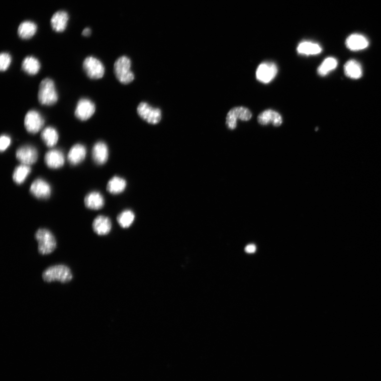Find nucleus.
Wrapping results in <instances>:
<instances>
[{
    "instance_id": "nucleus-16",
    "label": "nucleus",
    "mask_w": 381,
    "mask_h": 381,
    "mask_svg": "<svg viewBox=\"0 0 381 381\" xmlns=\"http://www.w3.org/2000/svg\"><path fill=\"white\" fill-rule=\"evenodd\" d=\"M92 228L93 231L97 235H106L111 231L112 228L111 220L107 217L99 216L93 220Z\"/></svg>"
},
{
    "instance_id": "nucleus-15",
    "label": "nucleus",
    "mask_w": 381,
    "mask_h": 381,
    "mask_svg": "<svg viewBox=\"0 0 381 381\" xmlns=\"http://www.w3.org/2000/svg\"><path fill=\"white\" fill-rule=\"evenodd\" d=\"M87 150L85 146L81 144H76L70 149L67 159L70 164L76 166L81 163L86 157Z\"/></svg>"
},
{
    "instance_id": "nucleus-5",
    "label": "nucleus",
    "mask_w": 381,
    "mask_h": 381,
    "mask_svg": "<svg viewBox=\"0 0 381 381\" xmlns=\"http://www.w3.org/2000/svg\"><path fill=\"white\" fill-rule=\"evenodd\" d=\"M83 68L87 76L92 79L102 78L105 73L103 63L93 56H88L84 59Z\"/></svg>"
},
{
    "instance_id": "nucleus-18",
    "label": "nucleus",
    "mask_w": 381,
    "mask_h": 381,
    "mask_svg": "<svg viewBox=\"0 0 381 381\" xmlns=\"http://www.w3.org/2000/svg\"><path fill=\"white\" fill-rule=\"evenodd\" d=\"M369 43L367 39L363 35L353 34L346 39V45L351 51H360L367 48Z\"/></svg>"
},
{
    "instance_id": "nucleus-1",
    "label": "nucleus",
    "mask_w": 381,
    "mask_h": 381,
    "mask_svg": "<svg viewBox=\"0 0 381 381\" xmlns=\"http://www.w3.org/2000/svg\"><path fill=\"white\" fill-rule=\"evenodd\" d=\"M39 102L42 105L51 106L58 101V95L53 80L46 78L39 86L38 93Z\"/></svg>"
},
{
    "instance_id": "nucleus-14",
    "label": "nucleus",
    "mask_w": 381,
    "mask_h": 381,
    "mask_svg": "<svg viewBox=\"0 0 381 381\" xmlns=\"http://www.w3.org/2000/svg\"><path fill=\"white\" fill-rule=\"evenodd\" d=\"M92 157L97 165H104L109 158V149L107 145L102 141L96 143L92 148Z\"/></svg>"
},
{
    "instance_id": "nucleus-17",
    "label": "nucleus",
    "mask_w": 381,
    "mask_h": 381,
    "mask_svg": "<svg viewBox=\"0 0 381 381\" xmlns=\"http://www.w3.org/2000/svg\"><path fill=\"white\" fill-rule=\"evenodd\" d=\"M258 122L262 125L272 123L275 127H279L282 124V118L278 113L272 110H267L258 117Z\"/></svg>"
},
{
    "instance_id": "nucleus-25",
    "label": "nucleus",
    "mask_w": 381,
    "mask_h": 381,
    "mask_svg": "<svg viewBox=\"0 0 381 381\" xmlns=\"http://www.w3.org/2000/svg\"><path fill=\"white\" fill-rule=\"evenodd\" d=\"M345 75L352 79H358L362 76V68L355 60H349L344 66Z\"/></svg>"
},
{
    "instance_id": "nucleus-32",
    "label": "nucleus",
    "mask_w": 381,
    "mask_h": 381,
    "mask_svg": "<svg viewBox=\"0 0 381 381\" xmlns=\"http://www.w3.org/2000/svg\"><path fill=\"white\" fill-rule=\"evenodd\" d=\"M256 250V247L255 245L250 244L246 246L245 248V251L249 254H252L255 252Z\"/></svg>"
},
{
    "instance_id": "nucleus-9",
    "label": "nucleus",
    "mask_w": 381,
    "mask_h": 381,
    "mask_svg": "<svg viewBox=\"0 0 381 381\" xmlns=\"http://www.w3.org/2000/svg\"><path fill=\"white\" fill-rule=\"evenodd\" d=\"M94 104L88 99L82 98L78 102L75 110V116L81 121H86L91 118L96 112Z\"/></svg>"
},
{
    "instance_id": "nucleus-6",
    "label": "nucleus",
    "mask_w": 381,
    "mask_h": 381,
    "mask_svg": "<svg viewBox=\"0 0 381 381\" xmlns=\"http://www.w3.org/2000/svg\"><path fill=\"white\" fill-rule=\"evenodd\" d=\"M45 120L42 115L35 110H30L26 115L24 125L27 131L36 134L43 128Z\"/></svg>"
},
{
    "instance_id": "nucleus-21",
    "label": "nucleus",
    "mask_w": 381,
    "mask_h": 381,
    "mask_svg": "<svg viewBox=\"0 0 381 381\" xmlns=\"http://www.w3.org/2000/svg\"><path fill=\"white\" fill-rule=\"evenodd\" d=\"M22 66L23 71L29 75H36L41 68V63L39 60L32 56L25 58Z\"/></svg>"
},
{
    "instance_id": "nucleus-30",
    "label": "nucleus",
    "mask_w": 381,
    "mask_h": 381,
    "mask_svg": "<svg viewBox=\"0 0 381 381\" xmlns=\"http://www.w3.org/2000/svg\"><path fill=\"white\" fill-rule=\"evenodd\" d=\"M12 62V57L8 53L4 52L0 55V70L5 72L8 69Z\"/></svg>"
},
{
    "instance_id": "nucleus-28",
    "label": "nucleus",
    "mask_w": 381,
    "mask_h": 381,
    "mask_svg": "<svg viewBox=\"0 0 381 381\" xmlns=\"http://www.w3.org/2000/svg\"><path fill=\"white\" fill-rule=\"evenodd\" d=\"M338 62L334 57H328L318 68V73L322 76L327 75L331 71H333L337 66Z\"/></svg>"
},
{
    "instance_id": "nucleus-10",
    "label": "nucleus",
    "mask_w": 381,
    "mask_h": 381,
    "mask_svg": "<svg viewBox=\"0 0 381 381\" xmlns=\"http://www.w3.org/2000/svg\"><path fill=\"white\" fill-rule=\"evenodd\" d=\"M16 156L22 164L30 166L37 162L38 158V150L32 145H24L17 149Z\"/></svg>"
},
{
    "instance_id": "nucleus-33",
    "label": "nucleus",
    "mask_w": 381,
    "mask_h": 381,
    "mask_svg": "<svg viewBox=\"0 0 381 381\" xmlns=\"http://www.w3.org/2000/svg\"><path fill=\"white\" fill-rule=\"evenodd\" d=\"M91 34V31L89 28H85L82 32V35L85 37H88Z\"/></svg>"
},
{
    "instance_id": "nucleus-27",
    "label": "nucleus",
    "mask_w": 381,
    "mask_h": 381,
    "mask_svg": "<svg viewBox=\"0 0 381 381\" xmlns=\"http://www.w3.org/2000/svg\"><path fill=\"white\" fill-rule=\"evenodd\" d=\"M297 51L300 54L314 55L322 52V49L318 44L310 42H304L299 45Z\"/></svg>"
},
{
    "instance_id": "nucleus-20",
    "label": "nucleus",
    "mask_w": 381,
    "mask_h": 381,
    "mask_svg": "<svg viewBox=\"0 0 381 381\" xmlns=\"http://www.w3.org/2000/svg\"><path fill=\"white\" fill-rule=\"evenodd\" d=\"M68 15L64 11L56 13L51 19V26L57 33L63 32L66 29L68 21Z\"/></svg>"
},
{
    "instance_id": "nucleus-2",
    "label": "nucleus",
    "mask_w": 381,
    "mask_h": 381,
    "mask_svg": "<svg viewBox=\"0 0 381 381\" xmlns=\"http://www.w3.org/2000/svg\"><path fill=\"white\" fill-rule=\"evenodd\" d=\"M131 66V61L127 56H123L117 59L114 64V72L120 83L127 84L133 81L135 76Z\"/></svg>"
},
{
    "instance_id": "nucleus-26",
    "label": "nucleus",
    "mask_w": 381,
    "mask_h": 381,
    "mask_svg": "<svg viewBox=\"0 0 381 381\" xmlns=\"http://www.w3.org/2000/svg\"><path fill=\"white\" fill-rule=\"evenodd\" d=\"M31 172L32 168L29 165L22 164L17 166L13 175L14 181L17 184H22Z\"/></svg>"
},
{
    "instance_id": "nucleus-4",
    "label": "nucleus",
    "mask_w": 381,
    "mask_h": 381,
    "mask_svg": "<svg viewBox=\"0 0 381 381\" xmlns=\"http://www.w3.org/2000/svg\"><path fill=\"white\" fill-rule=\"evenodd\" d=\"M38 244V251L42 255L52 253L56 247V241L53 234L47 229H39L35 234Z\"/></svg>"
},
{
    "instance_id": "nucleus-11",
    "label": "nucleus",
    "mask_w": 381,
    "mask_h": 381,
    "mask_svg": "<svg viewBox=\"0 0 381 381\" xmlns=\"http://www.w3.org/2000/svg\"><path fill=\"white\" fill-rule=\"evenodd\" d=\"M277 73L276 65L272 62L260 64L256 71V78L259 81L267 84L272 81Z\"/></svg>"
},
{
    "instance_id": "nucleus-3",
    "label": "nucleus",
    "mask_w": 381,
    "mask_h": 381,
    "mask_svg": "<svg viewBox=\"0 0 381 381\" xmlns=\"http://www.w3.org/2000/svg\"><path fill=\"white\" fill-rule=\"evenodd\" d=\"M71 270L64 265H57L47 268L43 273V278L46 282L57 280L61 283H67L72 279Z\"/></svg>"
},
{
    "instance_id": "nucleus-23",
    "label": "nucleus",
    "mask_w": 381,
    "mask_h": 381,
    "mask_svg": "<svg viewBox=\"0 0 381 381\" xmlns=\"http://www.w3.org/2000/svg\"><path fill=\"white\" fill-rule=\"evenodd\" d=\"M127 183L123 178L117 176L110 179L107 186L108 192L113 195L122 193L125 189Z\"/></svg>"
},
{
    "instance_id": "nucleus-13",
    "label": "nucleus",
    "mask_w": 381,
    "mask_h": 381,
    "mask_svg": "<svg viewBox=\"0 0 381 381\" xmlns=\"http://www.w3.org/2000/svg\"><path fill=\"white\" fill-rule=\"evenodd\" d=\"M45 163L50 168L58 169L63 166L65 156L62 150L52 149L49 150L45 155Z\"/></svg>"
},
{
    "instance_id": "nucleus-19",
    "label": "nucleus",
    "mask_w": 381,
    "mask_h": 381,
    "mask_svg": "<svg viewBox=\"0 0 381 381\" xmlns=\"http://www.w3.org/2000/svg\"><path fill=\"white\" fill-rule=\"evenodd\" d=\"M105 203L103 196L99 192L89 193L84 198V205L89 209L94 210L101 209L104 207Z\"/></svg>"
},
{
    "instance_id": "nucleus-8",
    "label": "nucleus",
    "mask_w": 381,
    "mask_h": 381,
    "mask_svg": "<svg viewBox=\"0 0 381 381\" xmlns=\"http://www.w3.org/2000/svg\"><path fill=\"white\" fill-rule=\"evenodd\" d=\"M252 114L247 108L238 107L230 110L226 117V125L229 129L234 130L237 127V120L248 121Z\"/></svg>"
},
{
    "instance_id": "nucleus-12",
    "label": "nucleus",
    "mask_w": 381,
    "mask_h": 381,
    "mask_svg": "<svg viewBox=\"0 0 381 381\" xmlns=\"http://www.w3.org/2000/svg\"><path fill=\"white\" fill-rule=\"evenodd\" d=\"M30 192L38 199L46 200L51 196L52 188L44 179L37 178L31 184Z\"/></svg>"
},
{
    "instance_id": "nucleus-24",
    "label": "nucleus",
    "mask_w": 381,
    "mask_h": 381,
    "mask_svg": "<svg viewBox=\"0 0 381 381\" xmlns=\"http://www.w3.org/2000/svg\"><path fill=\"white\" fill-rule=\"evenodd\" d=\"M37 31V26L34 23L31 21H26L20 25L18 30V34L22 39H29L34 36Z\"/></svg>"
},
{
    "instance_id": "nucleus-7",
    "label": "nucleus",
    "mask_w": 381,
    "mask_h": 381,
    "mask_svg": "<svg viewBox=\"0 0 381 381\" xmlns=\"http://www.w3.org/2000/svg\"><path fill=\"white\" fill-rule=\"evenodd\" d=\"M137 113L145 121L152 125L158 124L162 118V113L160 109L154 108L144 102L138 105Z\"/></svg>"
},
{
    "instance_id": "nucleus-22",
    "label": "nucleus",
    "mask_w": 381,
    "mask_h": 381,
    "mask_svg": "<svg viewBox=\"0 0 381 381\" xmlns=\"http://www.w3.org/2000/svg\"><path fill=\"white\" fill-rule=\"evenodd\" d=\"M41 138L47 147L52 148L57 144L59 135L55 128L49 126L43 129L41 133Z\"/></svg>"
},
{
    "instance_id": "nucleus-29",
    "label": "nucleus",
    "mask_w": 381,
    "mask_h": 381,
    "mask_svg": "<svg viewBox=\"0 0 381 381\" xmlns=\"http://www.w3.org/2000/svg\"><path fill=\"white\" fill-rule=\"evenodd\" d=\"M135 218L134 213L131 210H126L118 215L117 222L122 228H127L133 224Z\"/></svg>"
},
{
    "instance_id": "nucleus-31",
    "label": "nucleus",
    "mask_w": 381,
    "mask_h": 381,
    "mask_svg": "<svg viewBox=\"0 0 381 381\" xmlns=\"http://www.w3.org/2000/svg\"><path fill=\"white\" fill-rule=\"evenodd\" d=\"M12 143L11 137L7 135H2L0 138V150L2 152L6 151Z\"/></svg>"
}]
</instances>
